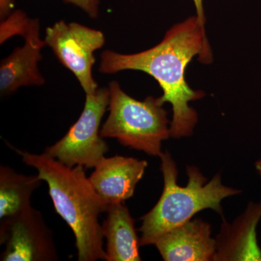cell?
I'll return each mask as SVG.
<instances>
[{
  "label": "cell",
  "mask_w": 261,
  "mask_h": 261,
  "mask_svg": "<svg viewBox=\"0 0 261 261\" xmlns=\"http://www.w3.org/2000/svg\"><path fill=\"white\" fill-rule=\"evenodd\" d=\"M108 89L109 116L101 127V137L116 139L124 147L160 157L162 142L171 136L168 113L159 98L149 96L137 100L115 81Z\"/></svg>",
  "instance_id": "cell-4"
},
{
  "label": "cell",
  "mask_w": 261,
  "mask_h": 261,
  "mask_svg": "<svg viewBox=\"0 0 261 261\" xmlns=\"http://www.w3.org/2000/svg\"><path fill=\"white\" fill-rule=\"evenodd\" d=\"M221 231L216 236L214 261H261L256 228L261 218V201L249 202L246 210L231 224L224 216Z\"/></svg>",
  "instance_id": "cell-9"
},
{
  "label": "cell",
  "mask_w": 261,
  "mask_h": 261,
  "mask_svg": "<svg viewBox=\"0 0 261 261\" xmlns=\"http://www.w3.org/2000/svg\"><path fill=\"white\" fill-rule=\"evenodd\" d=\"M9 146L47 184L56 212L74 234L78 260H106L99 216L107 212L109 204L94 190L86 176L85 168L68 167L44 153H30Z\"/></svg>",
  "instance_id": "cell-2"
},
{
  "label": "cell",
  "mask_w": 261,
  "mask_h": 261,
  "mask_svg": "<svg viewBox=\"0 0 261 261\" xmlns=\"http://www.w3.org/2000/svg\"><path fill=\"white\" fill-rule=\"evenodd\" d=\"M107 214L102 225L103 238L106 242V260H142L135 220L124 202L111 204Z\"/></svg>",
  "instance_id": "cell-12"
},
{
  "label": "cell",
  "mask_w": 261,
  "mask_h": 261,
  "mask_svg": "<svg viewBox=\"0 0 261 261\" xmlns=\"http://www.w3.org/2000/svg\"><path fill=\"white\" fill-rule=\"evenodd\" d=\"M2 261L58 260L53 231L40 211L30 207L16 216L0 220Z\"/></svg>",
  "instance_id": "cell-7"
},
{
  "label": "cell",
  "mask_w": 261,
  "mask_h": 261,
  "mask_svg": "<svg viewBox=\"0 0 261 261\" xmlns=\"http://www.w3.org/2000/svg\"><path fill=\"white\" fill-rule=\"evenodd\" d=\"M37 34H40L39 20L29 18L22 10H15L4 20H2L0 25L1 44L13 36H21L25 39Z\"/></svg>",
  "instance_id": "cell-14"
},
{
  "label": "cell",
  "mask_w": 261,
  "mask_h": 261,
  "mask_svg": "<svg viewBox=\"0 0 261 261\" xmlns=\"http://www.w3.org/2000/svg\"><path fill=\"white\" fill-rule=\"evenodd\" d=\"M255 168H256L257 173L260 175L261 177V160H259L257 161L256 163H255Z\"/></svg>",
  "instance_id": "cell-18"
},
{
  "label": "cell",
  "mask_w": 261,
  "mask_h": 261,
  "mask_svg": "<svg viewBox=\"0 0 261 261\" xmlns=\"http://www.w3.org/2000/svg\"><path fill=\"white\" fill-rule=\"evenodd\" d=\"M192 2H193L196 8V13H197L196 16L198 18L201 27L203 29L204 32H205V25L206 20L205 11H204L203 0H192Z\"/></svg>",
  "instance_id": "cell-16"
},
{
  "label": "cell",
  "mask_w": 261,
  "mask_h": 261,
  "mask_svg": "<svg viewBox=\"0 0 261 261\" xmlns=\"http://www.w3.org/2000/svg\"><path fill=\"white\" fill-rule=\"evenodd\" d=\"M147 166V161L135 158L117 154L105 158L94 168L89 181L109 205L124 202L134 195Z\"/></svg>",
  "instance_id": "cell-10"
},
{
  "label": "cell",
  "mask_w": 261,
  "mask_h": 261,
  "mask_svg": "<svg viewBox=\"0 0 261 261\" xmlns=\"http://www.w3.org/2000/svg\"><path fill=\"white\" fill-rule=\"evenodd\" d=\"M81 8L91 18H97L99 14V0H63Z\"/></svg>",
  "instance_id": "cell-15"
},
{
  "label": "cell",
  "mask_w": 261,
  "mask_h": 261,
  "mask_svg": "<svg viewBox=\"0 0 261 261\" xmlns=\"http://www.w3.org/2000/svg\"><path fill=\"white\" fill-rule=\"evenodd\" d=\"M211 231L208 223L192 219L163 233L153 245L166 261H214L216 242Z\"/></svg>",
  "instance_id": "cell-8"
},
{
  "label": "cell",
  "mask_w": 261,
  "mask_h": 261,
  "mask_svg": "<svg viewBox=\"0 0 261 261\" xmlns=\"http://www.w3.org/2000/svg\"><path fill=\"white\" fill-rule=\"evenodd\" d=\"M160 158L164 186L159 202L141 218L140 247L153 245L163 233L185 224L205 209H212L224 216L221 201L242 192L223 185L220 173L207 182L198 168L193 166L187 167V186L180 187L177 184V167L171 154L166 151Z\"/></svg>",
  "instance_id": "cell-3"
},
{
  "label": "cell",
  "mask_w": 261,
  "mask_h": 261,
  "mask_svg": "<svg viewBox=\"0 0 261 261\" xmlns=\"http://www.w3.org/2000/svg\"><path fill=\"white\" fill-rule=\"evenodd\" d=\"M196 56L204 64L213 62L206 32L197 17L192 16L171 27L159 44L147 50L130 55L105 50L99 71L113 74L123 70H140L153 77L163 89L160 101L172 106L170 136L179 139L191 136L198 120L189 103L205 96L202 91L192 89L185 78L187 65Z\"/></svg>",
  "instance_id": "cell-1"
},
{
  "label": "cell",
  "mask_w": 261,
  "mask_h": 261,
  "mask_svg": "<svg viewBox=\"0 0 261 261\" xmlns=\"http://www.w3.org/2000/svg\"><path fill=\"white\" fill-rule=\"evenodd\" d=\"M44 42L60 63L73 73L85 94L95 93L99 87L92 75L94 54L104 45V34L80 23L60 20L46 29Z\"/></svg>",
  "instance_id": "cell-6"
},
{
  "label": "cell",
  "mask_w": 261,
  "mask_h": 261,
  "mask_svg": "<svg viewBox=\"0 0 261 261\" xmlns=\"http://www.w3.org/2000/svg\"><path fill=\"white\" fill-rule=\"evenodd\" d=\"M42 181L38 174L28 176L17 173L9 166H0V220L32 207L31 197Z\"/></svg>",
  "instance_id": "cell-13"
},
{
  "label": "cell",
  "mask_w": 261,
  "mask_h": 261,
  "mask_svg": "<svg viewBox=\"0 0 261 261\" xmlns=\"http://www.w3.org/2000/svg\"><path fill=\"white\" fill-rule=\"evenodd\" d=\"M13 0H0V17L4 20L12 13Z\"/></svg>",
  "instance_id": "cell-17"
},
{
  "label": "cell",
  "mask_w": 261,
  "mask_h": 261,
  "mask_svg": "<svg viewBox=\"0 0 261 261\" xmlns=\"http://www.w3.org/2000/svg\"><path fill=\"white\" fill-rule=\"evenodd\" d=\"M46 43L40 35L25 38L23 47H16L0 63V92L3 97L14 93L20 87L45 83L39 69L41 50Z\"/></svg>",
  "instance_id": "cell-11"
},
{
  "label": "cell",
  "mask_w": 261,
  "mask_h": 261,
  "mask_svg": "<svg viewBox=\"0 0 261 261\" xmlns=\"http://www.w3.org/2000/svg\"><path fill=\"white\" fill-rule=\"evenodd\" d=\"M109 89L98 88L95 93L86 94L82 114L66 135L44 153L68 167L82 166L95 168L109 150L100 135L101 121L109 105Z\"/></svg>",
  "instance_id": "cell-5"
}]
</instances>
